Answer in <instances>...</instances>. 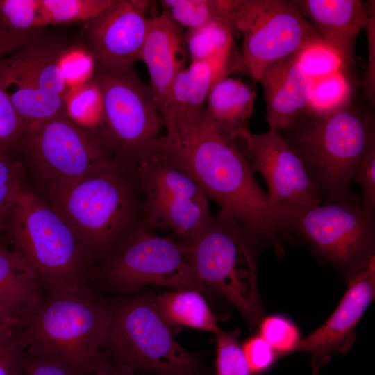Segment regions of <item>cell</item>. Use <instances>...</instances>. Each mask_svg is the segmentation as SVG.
I'll list each match as a JSON object with an SVG mask.
<instances>
[{
	"instance_id": "6da1fadb",
	"label": "cell",
	"mask_w": 375,
	"mask_h": 375,
	"mask_svg": "<svg viewBox=\"0 0 375 375\" xmlns=\"http://www.w3.org/2000/svg\"><path fill=\"white\" fill-rule=\"evenodd\" d=\"M165 128L159 146L192 175L208 201L280 252L282 241L290 237L285 224V205L270 199L243 153L217 133L205 110L174 121Z\"/></svg>"
},
{
	"instance_id": "7a4b0ae2",
	"label": "cell",
	"mask_w": 375,
	"mask_h": 375,
	"mask_svg": "<svg viewBox=\"0 0 375 375\" xmlns=\"http://www.w3.org/2000/svg\"><path fill=\"white\" fill-rule=\"evenodd\" d=\"M301 160L324 203H358L351 188L365 158L375 149L372 108L351 97L333 106L309 104L278 132Z\"/></svg>"
},
{
	"instance_id": "3957f363",
	"label": "cell",
	"mask_w": 375,
	"mask_h": 375,
	"mask_svg": "<svg viewBox=\"0 0 375 375\" xmlns=\"http://www.w3.org/2000/svg\"><path fill=\"white\" fill-rule=\"evenodd\" d=\"M42 188L92 257L103 262L143 226L133 169L117 160L77 181Z\"/></svg>"
},
{
	"instance_id": "277c9868",
	"label": "cell",
	"mask_w": 375,
	"mask_h": 375,
	"mask_svg": "<svg viewBox=\"0 0 375 375\" xmlns=\"http://www.w3.org/2000/svg\"><path fill=\"white\" fill-rule=\"evenodd\" d=\"M10 249L33 269L50 297L90 291L92 257L65 219L25 186L9 215Z\"/></svg>"
},
{
	"instance_id": "5b68a950",
	"label": "cell",
	"mask_w": 375,
	"mask_h": 375,
	"mask_svg": "<svg viewBox=\"0 0 375 375\" xmlns=\"http://www.w3.org/2000/svg\"><path fill=\"white\" fill-rule=\"evenodd\" d=\"M110 322L108 305L90 290L49 296L17 335L25 351L92 375L107 362Z\"/></svg>"
},
{
	"instance_id": "8992f818",
	"label": "cell",
	"mask_w": 375,
	"mask_h": 375,
	"mask_svg": "<svg viewBox=\"0 0 375 375\" xmlns=\"http://www.w3.org/2000/svg\"><path fill=\"white\" fill-rule=\"evenodd\" d=\"M256 233L219 210L189 238L178 242L200 282L224 295L249 324L260 319Z\"/></svg>"
},
{
	"instance_id": "52a82bcc",
	"label": "cell",
	"mask_w": 375,
	"mask_h": 375,
	"mask_svg": "<svg viewBox=\"0 0 375 375\" xmlns=\"http://www.w3.org/2000/svg\"><path fill=\"white\" fill-rule=\"evenodd\" d=\"M110 322L104 358L155 375H201L198 358L173 336L153 298L135 297L108 305Z\"/></svg>"
},
{
	"instance_id": "ba28073f",
	"label": "cell",
	"mask_w": 375,
	"mask_h": 375,
	"mask_svg": "<svg viewBox=\"0 0 375 375\" xmlns=\"http://www.w3.org/2000/svg\"><path fill=\"white\" fill-rule=\"evenodd\" d=\"M220 6L223 22L242 37V69L256 81L279 60L328 47L291 0H220Z\"/></svg>"
},
{
	"instance_id": "9c48e42d",
	"label": "cell",
	"mask_w": 375,
	"mask_h": 375,
	"mask_svg": "<svg viewBox=\"0 0 375 375\" xmlns=\"http://www.w3.org/2000/svg\"><path fill=\"white\" fill-rule=\"evenodd\" d=\"M132 169L147 228L181 242L212 214L199 185L158 142Z\"/></svg>"
},
{
	"instance_id": "30bf717a",
	"label": "cell",
	"mask_w": 375,
	"mask_h": 375,
	"mask_svg": "<svg viewBox=\"0 0 375 375\" xmlns=\"http://www.w3.org/2000/svg\"><path fill=\"white\" fill-rule=\"evenodd\" d=\"M92 79L103 97L104 144L116 160L132 168L156 147L165 126L152 91L133 67H96Z\"/></svg>"
},
{
	"instance_id": "8fae6325",
	"label": "cell",
	"mask_w": 375,
	"mask_h": 375,
	"mask_svg": "<svg viewBox=\"0 0 375 375\" xmlns=\"http://www.w3.org/2000/svg\"><path fill=\"white\" fill-rule=\"evenodd\" d=\"M99 277L107 287L122 292L151 285L201 294L208 290L198 279L181 244L144 226L103 263Z\"/></svg>"
},
{
	"instance_id": "7c38bea8",
	"label": "cell",
	"mask_w": 375,
	"mask_h": 375,
	"mask_svg": "<svg viewBox=\"0 0 375 375\" xmlns=\"http://www.w3.org/2000/svg\"><path fill=\"white\" fill-rule=\"evenodd\" d=\"M20 149L42 188L77 181L116 160L65 113L28 128Z\"/></svg>"
},
{
	"instance_id": "4fadbf2b",
	"label": "cell",
	"mask_w": 375,
	"mask_h": 375,
	"mask_svg": "<svg viewBox=\"0 0 375 375\" xmlns=\"http://www.w3.org/2000/svg\"><path fill=\"white\" fill-rule=\"evenodd\" d=\"M285 224L289 232L301 235L319 256L340 266L352 269L374 253V212L359 203L286 206Z\"/></svg>"
},
{
	"instance_id": "5bb4252c",
	"label": "cell",
	"mask_w": 375,
	"mask_h": 375,
	"mask_svg": "<svg viewBox=\"0 0 375 375\" xmlns=\"http://www.w3.org/2000/svg\"><path fill=\"white\" fill-rule=\"evenodd\" d=\"M62 49L27 40L8 58L0 57L2 87L28 129L65 113L68 88L58 67Z\"/></svg>"
},
{
	"instance_id": "9a60e30c",
	"label": "cell",
	"mask_w": 375,
	"mask_h": 375,
	"mask_svg": "<svg viewBox=\"0 0 375 375\" xmlns=\"http://www.w3.org/2000/svg\"><path fill=\"white\" fill-rule=\"evenodd\" d=\"M233 144L243 153L253 172L264 178L274 203L297 207L319 205L316 186L297 154L274 130L262 134L243 131Z\"/></svg>"
},
{
	"instance_id": "2e32d148",
	"label": "cell",
	"mask_w": 375,
	"mask_h": 375,
	"mask_svg": "<svg viewBox=\"0 0 375 375\" xmlns=\"http://www.w3.org/2000/svg\"><path fill=\"white\" fill-rule=\"evenodd\" d=\"M150 1L114 0L87 21L89 49L96 67L104 69L131 68L140 60L149 17Z\"/></svg>"
},
{
	"instance_id": "e0dca14e",
	"label": "cell",
	"mask_w": 375,
	"mask_h": 375,
	"mask_svg": "<svg viewBox=\"0 0 375 375\" xmlns=\"http://www.w3.org/2000/svg\"><path fill=\"white\" fill-rule=\"evenodd\" d=\"M375 257L371 253L351 269L348 287L340 303L319 328L297 342L292 352L312 356L315 372L333 353H346L355 339L354 329L374 298Z\"/></svg>"
},
{
	"instance_id": "ac0fdd59",
	"label": "cell",
	"mask_w": 375,
	"mask_h": 375,
	"mask_svg": "<svg viewBox=\"0 0 375 375\" xmlns=\"http://www.w3.org/2000/svg\"><path fill=\"white\" fill-rule=\"evenodd\" d=\"M188 56L182 28L161 15L150 17L140 60L147 66L149 87L163 120L170 108L174 82L186 67Z\"/></svg>"
},
{
	"instance_id": "d6986e66",
	"label": "cell",
	"mask_w": 375,
	"mask_h": 375,
	"mask_svg": "<svg viewBox=\"0 0 375 375\" xmlns=\"http://www.w3.org/2000/svg\"><path fill=\"white\" fill-rule=\"evenodd\" d=\"M301 53L275 62L258 79L263 88L266 120L276 132L288 127L311 101L316 80L304 68Z\"/></svg>"
},
{
	"instance_id": "ffe728a7",
	"label": "cell",
	"mask_w": 375,
	"mask_h": 375,
	"mask_svg": "<svg viewBox=\"0 0 375 375\" xmlns=\"http://www.w3.org/2000/svg\"><path fill=\"white\" fill-rule=\"evenodd\" d=\"M324 42L340 58L343 65H353L355 46L368 15L360 0H291Z\"/></svg>"
},
{
	"instance_id": "44dd1931",
	"label": "cell",
	"mask_w": 375,
	"mask_h": 375,
	"mask_svg": "<svg viewBox=\"0 0 375 375\" xmlns=\"http://www.w3.org/2000/svg\"><path fill=\"white\" fill-rule=\"evenodd\" d=\"M234 51L225 56L191 61L176 76L172 87V101L164 124L192 116L205 110L207 98L220 80L241 67V57Z\"/></svg>"
},
{
	"instance_id": "7402d4cb",
	"label": "cell",
	"mask_w": 375,
	"mask_h": 375,
	"mask_svg": "<svg viewBox=\"0 0 375 375\" xmlns=\"http://www.w3.org/2000/svg\"><path fill=\"white\" fill-rule=\"evenodd\" d=\"M256 92L238 78H225L211 90L205 106L208 120L224 139L232 143L249 130Z\"/></svg>"
},
{
	"instance_id": "603a6c76",
	"label": "cell",
	"mask_w": 375,
	"mask_h": 375,
	"mask_svg": "<svg viewBox=\"0 0 375 375\" xmlns=\"http://www.w3.org/2000/svg\"><path fill=\"white\" fill-rule=\"evenodd\" d=\"M40 284L30 266L10 249L0 244V306L25 324L43 301Z\"/></svg>"
},
{
	"instance_id": "cb8c5ba5",
	"label": "cell",
	"mask_w": 375,
	"mask_h": 375,
	"mask_svg": "<svg viewBox=\"0 0 375 375\" xmlns=\"http://www.w3.org/2000/svg\"><path fill=\"white\" fill-rule=\"evenodd\" d=\"M202 294L195 290H177L153 299L160 314L169 327L184 326L215 334L220 328Z\"/></svg>"
},
{
	"instance_id": "d4e9b609",
	"label": "cell",
	"mask_w": 375,
	"mask_h": 375,
	"mask_svg": "<svg viewBox=\"0 0 375 375\" xmlns=\"http://www.w3.org/2000/svg\"><path fill=\"white\" fill-rule=\"evenodd\" d=\"M63 101L66 115L106 146L103 137L104 101L97 83L92 79L68 88Z\"/></svg>"
},
{
	"instance_id": "484cf974",
	"label": "cell",
	"mask_w": 375,
	"mask_h": 375,
	"mask_svg": "<svg viewBox=\"0 0 375 375\" xmlns=\"http://www.w3.org/2000/svg\"><path fill=\"white\" fill-rule=\"evenodd\" d=\"M191 61L225 56L233 51V35L225 23L213 20L185 33Z\"/></svg>"
},
{
	"instance_id": "4316f807",
	"label": "cell",
	"mask_w": 375,
	"mask_h": 375,
	"mask_svg": "<svg viewBox=\"0 0 375 375\" xmlns=\"http://www.w3.org/2000/svg\"><path fill=\"white\" fill-rule=\"evenodd\" d=\"M114 0H40L42 26L87 22Z\"/></svg>"
},
{
	"instance_id": "83f0119b",
	"label": "cell",
	"mask_w": 375,
	"mask_h": 375,
	"mask_svg": "<svg viewBox=\"0 0 375 375\" xmlns=\"http://www.w3.org/2000/svg\"><path fill=\"white\" fill-rule=\"evenodd\" d=\"M159 3L162 16L187 30L213 20L222 22L219 0H160Z\"/></svg>"
},
{
	"instance_id": "f1b7e54d",
	"label": "cell",
	"mask_w": 375,
	"mask_h": 375,
	"mask_svg": "<svg viewBox=\"0 0 375 375\" xmlns=\"http://www.w3.org/2000/svg\"><path fill=\"white\" fill-rule=\"evenodd\" d=\"M24 187L22 164L12 153L0 149V235L6 231L12 208Z\"/></svg>"
},
{
	"instance_id": "f546056e",
	"label": "cell",
	"mask_w": 375,
	"mask_h": 375,
	"mask_svg": "<svg viewBox=\"0 0 375 375\" xmlns=\"http://www.w3.org/2000/svg\"><path fill=\"white\" fill-rule=\"evenodd\" d=\"M0 19L9 34L22 38L42 26L40 0H0Z\"/></svg>"
},
{
	"instance_id": "4dcf8cb0",
	"label": "cell",
	"mask_w": 375,
	"mask_h": 375,
	"mask_svg": "<svg viewBox=\"0 0 375 375\" xmlns=\"http://www.w3.org/2000/svg\"><path fill=\"white\" fill-rule=\"evenodd\" d=\"M58 67L69 88L92 79L96 61L88 47L75 45L62 48L58 58Z\"/></svg>"
},
{
	"instance_id": "1f68e13d",
	"label": "cell",
	"mask_w": 375,
	"mask_h": 375,
	"mask_svg": "<svg viewBox=\"0 0 375 375\" xmlns=\"http://www.w3.org/2000/svg\"><path fill=\"white\" fill-rule=\"evenodd\" d=\"M216 337V375H249L250 372L239 343L240 331L219 330Z\"/></svg>"
},
{
	"instance_id": "d6a6232c",
	"label": "cell",
	"mask_w": 375,
	"mask_h": 375,
	"mask_svg": "<svg viewBox=\"0 0 375 375\" xmlns=\"http://www.w3.org/2000/svg\"><path fill=\"white\" fill-rule=\"evenodd\" d=\"M260 333L277 355L292 353L301 339L297 326L281 315H270L263 319L260 324Z\"/></svg>"
},
{
	"instance_id": "836d02e7",
	"label": "cell",
	"mask_w": 375,
	"mask_h": 375,
	"mask_svg": "<svg viewBox=\"0 0 375 375\" xmlns=\"http://www.w3.org/2000/svg\"><path fill=\"white\" fill-rule=\"evenodd\" d=\"M27 131L0 80V149L10 153L19 150Z\"/></svg>"
},
{
	"instance_id": "e575fe53",
	"label": "cell",
	"mask_w": 375,
	"mask_h": 375,
	"mask_svg": "<svg viewBox=\"0 0 375 375\" xmlns=\"http://www.w3.org/2000/svg\"><path fill=\"white\" fill-rule=\"evenodd\" d=\"M350 97H351V86L340 69L315 81L310 104L317 108H326L336 105Z\"/></svg>"
},
{
	"instance_id": "d590c367",
	"label": "cell",
	"mask_w": 375,
	"mask_h": 375,
	"mask_svg": "<svg viewBox=\"0 0 375 375\" xmlns=\"http://www.w3.org/2000/svg\"><path fill=\"white\" fill-rule=\"evenodd\" d=\"M301 60L316 81L335 73L343 65L338 55L326 46H316L302 51Z\"/></svg>"
},
{
	"instance_id": "8d00e7d4",
	"label": "cell",
	"mask_w": 375,
	"mask_h": 375,
	"mask_svg": "<svg viewBox=\"0 0 375 375\" xmlns=\"http://www.w3.org/2000/svg\"><path fill=\"white\" fill-rule=\"evenodd\" d=\"M242 349L250 374L263 372L274 362L278 356L272 347L260 335H253L245 341Z\"/></svg>"
},
{
	"instance_id": "74e56055",
	"label": "cell",
	"mask_w": 375,
	"mask_h": 375,
	"mask_svg": "<svg viewBox=\"0 0 375 375\" xmlns=\"http://www.w3.org/2000/svg\"><path fill=\"white\" fill-rule=\"evenodd\" d=\"M374 1L365 5L368 21L365 28L367 31L368 59L363 83L365 99L374 107L375 103V7Z\"/></svg>"
},
{
	"instance_id": "f35d334b",
	"label": "cell",
	"mask_w": 375,
	"mask_h": 375,
	"mask_svg": "<svg viewBox=\"0 0 375 375\" xmlns=\"http://www.w3.org/2000/svg\"><path fill=\"white\" fill-rule=\"evenodd\" d=\"M24 350L17 335L0 340V375H24Z\"/></svg>"
},
{
	"instance_id": "ab89813d",
	"label": "cell",
	"mask_w": 375,
	"mask_h": 375,
	"mask_svg": "<svg viewBox=\"0 0 375 375\" xmlns=\"http://www.w3.org/2000/svg\"><path fill=\"white\" fill-rule=\"evenodd\" d=\"M353 181L362 187L364 208L374 212L375 208V149L372 150L362 161L353 176Z\"/></svg>"
},
{
	"instance_id": "60d3db41",
	"label": "cell",
	"mask_w": 375,
	"mask_h": 375,
	"mask_svg": "<svg viewBox=\"0 0 375 375\" xmlns=\"http://www.w3.org/2000/svg\"><path fill=\"white\" fill-rule=\"evenodd\" d=\"M24 375H83L56 361L24 350Z\"/></svg>"
},
{
	"instance_id": "b9f144b4",
	"label": "cell",
	"mask_w": 375,
	"mask_h": 375,
	"mask_svg": "<svg viewBox=\"0 0 375 375\" xmlns=\"http://www.w3.org/2000/svg\"><path fill=\"white\" fill-rule=\"evenodd\" d=\"M24 322L7 308L0 306V340L16 335Z\"/></svg>"
},
{
	"instance_id": "7bdbcfd3",
	"label": "cell",
	"mask_w": 375,
	"mask_h": 375,
	"mask_svg": "<svg viewBox=\"0 0 375 375\" xmlns=\"http://www.w3.org/2000/svg\"><path fill=\"white\" fill-rule=\"evenodd\" d=\"M92 375H135V371L107 360L106 363Z\"/></svg>"
},
{
	"instance_id": "ee69618b",
	"label": "cell",
	"mask_w": 375,
	"mask_h": 375,
	"mask_svg": "<svg viewBox=\"0 0 375 375\" xmlns=\"http://www.w3.org/2000/svg\"><path fill=\"white\" fill-rule=\"evenodd\" d=\"M6 38H7V37H6ZM8 40H9V39H8ZM10 42H11V41H10ZM12 44H13V43H12ZM13 45H14V44H13ZM14 46H15V45H14Z\"/></svg>"
}]
</instances>
